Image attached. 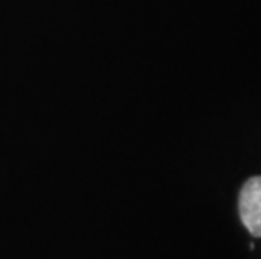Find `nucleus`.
<instances>
[{"mask_svg": "<svg viewBox=\"0 0 261 259\" xmlns=\"http://www.w3.org/2000/svg\"><path fill=\"white\" fill-rule=\"evenodd\" d=\"M240 217L254 238H261V177H251L240 192Z\"/></svg>", "mask_w": 261, "mask_h": 259, "instance_id": "obj_1", "label": "nucleus"}]
</instances>
